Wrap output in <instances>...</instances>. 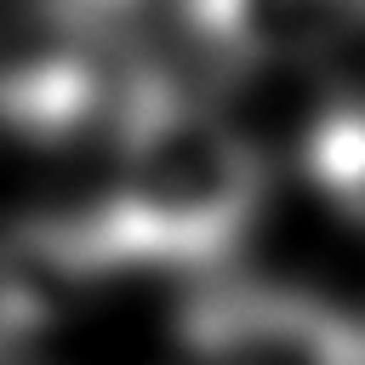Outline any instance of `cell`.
Returning a JSON list of instances; mask_svg holds the SVG:
<instances>
[{
	"label": "cell",
	"mask_w": 365,
	"mask_h": 365,
	"mask_svg": "<svg viewBox=\"0 0 365 365\" xmlns=\"http://www.w3.org/2000/svg\"><path fill=\"white\" fill-rule=\"evenodd\" d=\"M51 11H57V23L63 29H103L108 17H120L131 0H46Z\"/></svg>",
	"instance_id": "3"
},
{
	"label": "cell",
	"mask_w": 365,
	"mask_h": 365,
	"mask_svg": "<svg viewBox=\"0 0 365 365\" xmlns=\"http://www.w3.org/2000/svg\"><path fill=\"white\" fill-rule=\"evenodd\" d=\"M331 17H342V23H365V0H319Z\"/></svg>",
	"instance_id": "4"
},
{
	"label": "cell",
	"mask_w": 365,
	"mask_h": 365,
	"mask_svg": "<svg viewBox=\"0 0 365 365\" xmlns=\"http://www.w3.org/2000/svg\"><path fill=\"white\" fill-rule=\"evenodd\" d=\"M188 365H365V331L285 285H205L177 319Z\"/></svg>",
	"instance_id": "2"
},
{
	"label": "cell",
	"mask_w": 365,
	"mask_h": 365,
	"mask_svg": "<svg viewBox=\"0 0 365 365\" xmlns=\"http://www.w3.org/2000/svg\"><path fill=\"white\" fill-rule=\"evenodd\" d=\"M262 205L251 143L177 86H137L103 200L57 245L63 268H217Z\"/></svg>",
	"instance_id": "1"
}]
</instances>
